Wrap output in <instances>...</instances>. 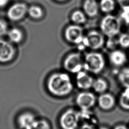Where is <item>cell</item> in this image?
<instances>
[{
  "label": "cell",
  "instance_id": "6da1fadb",
  "mask_svg": "<svg viewBox=\"0 0 129 129\" xmlns=\"http://www.w3.org/2000/svg\"><path fill=\"white\" fill-rule=\"evenodd\" d=\"M47 88L52 95L64 97L70 94L73 89V84L69 75L65 73H55L48 78Z\"/></svg>",
  "mask_w": 129,
  "mask_h": 129
},
{
  "label": "cell",
  "instance_id": "7a4b0ae2",
  "mask_svg": "<svg viewBox=\"0 0 129 129\" xmlns=\"http://www.w3.org/2000/svg\"><path fill=\"white\" fill-rule=\"evenodd\" d=\"M105 64V59L101 53L98 52H90L85 56L83 68L87 71L97 74L102 71Z\"/></svg>",
  "mask_w": 129,
  "mask_h": 129
},
{
  "label": "cell",
  "instance_id": "3957f363",
  "mask_svg": "<svg viewBox=\"0 0 129 129\" xmlns=\"http://www.w3.org/2000/svg\"><path fill=\"white\" fill-rule=\"evenodd\" d=\"M100 27L103 34L112 38L119 33L121 22L116 17L108 14L101 21Z\"/></svg>",
  "mask_w": 129,
  "mask_h": 129
},
{
  "label": "cell",
  "instance_id": "277c9868",
  "mask_svg": "<svg viewBox=\"0 0 129 129\" xmlns=\"http://www.w3.org/2000/svg\"><path fill=\"white\" fill-rule=\"evenodd\" d=\"M84 60L79 52H73L68 54L63 60L64 69L68 72L77 74L83 68Z\"/></svg>",
  "mask_w": 129,
  "mask_h": 129
},
{
  "label": "cell",
  "instance_id": "5b68a950",
  "mask_svg": "<svg viewBox=\"0 0 129 129\" xmlns=\"http://www.w3.org/2000/svg\"><path fill=\"white\" fill-rule=\"evenodd\" d=\"M80 113L73 109L65 111L60 117L59 124L62 129H76L78 125Z\"/></svg>",
  "mask_w": 129,
  "mask_h": 129
},
{
  "label": "cell",
  "instance_id": "8992f818",
  "mask_svg": "<svg viewBox=\"0 0 129 129\" xmlns=\"http://www.w3.org/2000/svg\"><path fill=\"white\" fill-rule=\"evenodd\" d=\"M104 42V37L102 33L96 30H91L84 36L82 43L86 47L97 50L103 47Z\"/></svg>",
  "mask_w": 129,
  "mask_h": 129
},
{
  "label": "cell",
  "instance_id": "52a82bcc",
  "mask_svg": "<svg viewBox=\"0 0 129 129\" xmlns=\"http://www.w3.org/2000/svg\"><path fill=\"white\" fill-rule=\"evenodd\" d=\"M64 36L68 42L75 44L82 43L84 38L83 28L76 24L68 26L64 30Z\"/></svg>",
  "mask_w": 129,
  "mask_h": 129
},
{
  "label": "cell",
  "instance_id": "ba28073f",
  "mask_svg": "<svg viewBox=\"0 0 129 129\" xmlns=\"http://www.w3.org/2000/svg\"><path fill=\"white\" fill-rule=\"evenodd\" d=\"M76 102L81 110H89L94 105L96 97L94 94L90 92L83 91L77 95Z\"/></svg>",
  "mask_w": 129,
  "mask_h": 129
},
{
  "label": "cell",
  "instance_id": "9c48e42d",
  "mask_svg": "<svg viewBox=\"0 0 129 129\" xmlns=\"http://www.w3.org/2000/svg\"><path fill=\"white\" fill-rule=\"evenodd\" d=\"M28 8L24 3H17L12 5L7 12V16L12 21L22 19L28 12Z\"/></svg>",
  "mask_w": 129,
  "mask_h": 129
},
{
  "label": "cell",
  "instance_id": "30bf717a",
  "mask_svg": "<svg viewBox=\"0 0 129 129\" xmlns=\"http://www.w3.org/2000/svg\"><path fill=\"white\" fill-rule=\"evenodd\" d=\"M15 53V49L10 43L0 39V62L6 63L11 61Z\"/></svg>",
  "mask_w": 129,
  "mask_h": 129
},
{
  "label": "cell",
  "instance_id": "8fae6325",
  "mask_svg": "<svg viewBox=\"0 0 129 129\" xmlns=\"http://www.w3.org/2000/svg\"><path fill=\"white\" fill-rule=\"evenodd\" d=\"M94 80L88 73L81 71L77 74L76 83L77 87L83 90H86L92 87Z\"/></svg>",
  "mask_w": 129,
  "mask_h": 129
},
{
  "label": "cell",
  "instance_id": "7c38bea8",
  "mask_svg": "<svg viewBox=\"0 0 129 129\" xmlns=\"http://www.w3.org/2000/svg\"><path fill=\"white\" fill-rule=\"evenodd\" d=\"M37 119L34 115L30 112L21 114L18 117V123L22 129H34Z\"/></svg>",
  "mask_w": 129,
  "mask_h": 129
},
{
  "label": "cell",
  "instance_id": "4fadbf2b",
  "mask_svg": "<svg viewBox=\"0 0 129 129\" xmlns=\"http://www.w3.org/2000/svg\"><path fill=\"white\" fill-rule=\"evenodd\" d=\"M99 107L104 110H110L115 105V98L113 96L107 93L100 94L98 99Z\"/></svg>",
  "mask_w": 129,
  "mask_h": 129
},
{
  "label": "cell",
  "instance_id": "5bb4252c",
  "mask_svg": "<svg viewBox=\"0 0 129 129\" xmlns=\"http://www.w3.org/2000/svg\"><path fill=\"white\" fill-rule=\"evenodd\" d=\"M109 59L110 63L113 66L121 67L125 63L127 60V57L123 51L116 49L110 52L109 55Z\"/></svg>",
  "mask_w": 129,
  "mask_h": 129
},
{
  "label": "cell",
  "instance_id": "9a60e30c",
  "mask_svg": "<svg viewBox=\"0 0 129 129\" xmlns=\"http://www.w3.org/2000/svg\"><path fill=\"white\" fill-rule=\"evenodd\" d=\"M83 12L89 17H94L98 13L99 4L96 0H85L83 5Z\"/></svg>",
  "mask_w": 129,
  "mask_h": 129
},
{
  "label": "cell",
  "instance_id": "2e32d148",
  "mask_svg": "<svg viewBox=\"0 0 129 129\" xmlns=\"http://www.w3.org/2000/svg\"><path fill=\"white\" fill-rule=\"evenodd\" d=\"M92 88L96 93L102 94L107 89L108 84L104 79L98 78L94 80Z\"/></svg>",
  "mask_w": 129,
  "mask_h": 129
},
{
  "label": "cell",
  "instance_id": "e0dca14e",
  "mask_svg": "<svg viewBox=\"0 0 129 129\" xmlns=\"http://www.w3.org/2000/svg\"><path fill=\"white\" fill-rule=\"evenodd\" d=\"M99 6L102 12L109 14L115 9V3L114 0H100Z\"/></svg>",
  "mask_w": 129,
  "mask_h": 129
},
{
  "label": "cell",
  "instance_id": "ac0fdd59",
  "mask_svg": "<svg viewBox=\"0 0 129 129\" xmlns=\"http://www.w3.org/2000/svg\"><path fill=\"white\" fill-rule=\"evenodd\" d=\"M86 14L84 12L76 10L73 12L71 16V19L72 21L76 25H80L86 22L87 20Z\"/></svg>",
  "mask_w": 129,
  "mask_h": 129
},
{
  "label": "cell",
  "instance_id": "d6986e66",
  "mask_svg": "<svg viewBox=\"0 0 129 129\" xmlns=\"http://www.w3.org/2000/svg\"><path fill=\"white\" fill-rule=\"evenodd\" d=\"M118 79L124 88H129V67L122 69L118 75Z\"/></svg>",
  "mask_w": 129,
  "mask_h": 129
},
{
  "label": "cell",
  "instance_id": "ffe728a7",
  "mask_svg": "<svg viewBox=\"0 0 129 129\" xmlns=\"http://www.w3.org/2000/svg\"><path fill=\"white\" fill-rule=\"evenodd\" d=\"M10 40L14 43H19L23 39V35L22 31L17 28H13L8 32Z\"/></svg>",
  "mask_w": 129,
  "mask_h": 129
},
{
  "label": "cell",
  "instance_id": "44dd1931",
  "mask_svg": "<svg viewBox=\"0 0 129 129\" xmlns=\"http://www.w3.org/2000/svg\"><path fill=\"white\" fill-rule=\"evenodd\" d=\"M119 103L123 109L129 110V88H125L121 93Z\"/></svg>",
  "mask_w": 129,
  "mask_h": 129
},
{
  "label": "cell",
  "instance_id": "7402d4cb",
  "mask_svg": "<svg viewBox=\"0 0 129 129\" xmlns=\"http://www.w3.org/2000/svg\"><path fill=\"white\" fill-rule=\"evenodd\" d=\"M27 13L30 17L34 19H39L41 18L43 15L42 9L40 7L36 5L32 6L28 8Z\"/></svg>",
  "mask_w": 129,
  "mask_h": 129
},
{
  "label": "cell",
  "instance_id": "603a6c76",
  "mask_svg": "<svg viewBox=\"0 0 129 129\" xmlns=\"http://www.w3.org/2000/svg\"><path fill=\"white\" fill-rule=\"evenodd\" d=\"M117 43L122 48L129 47V34L124 33L119 36Z\"/></svg>",
  "mask_w": 129,
  "mask_h": 129
},
{
  "label": "cell",
  "instance_id": "cb8c5ba5",
  "mask_svg": "<svg viewBox=\"0 0 129 129\" xmlns=\"http://www.w3.org/2000/svg\"><path fill=\"white\" fill-rule=\"evenodd\" d=\"M34 129H50V125L45 119L37 120Z\"/></svg>",
  "mask_w": 129,
  "mask_h": 129
},
{
  "label": "cell",
  "instance_id": "d4e9b609",
  "mask_svg": "<svg viewBox=\"0 0 129 129\" xmlns=\"http://www.w3.org/2000/svg\"><path fill=\"white\" fill-rule=\"evenodd\" d=\"M123 11L129 12V0H116Z\"/></svg>",
  "mask_w": 129,
  "mask_h": 129
},
{
  "label": "cell",
  "instance_id": "484cf974",
  "mask_svg": "<svg viewBox=\"0 0 129 129\" xmlns=\"http://www.w3.org/2000/svg\"><path fill=\"white\" fill-rule=\"evenodd\" d=\"M8 26L6 22L0 19V36H2L7 33Z\"/></svg>",
  "mask_w": 129,
  "mask_h": 129
},
{
  "label": "cell",
  "instance_id": "4316f807",
  "mask_svg": "<svg viewBox=\"0 0 129 129\" xmlns=\"http://www.w3.org/2000/svg\"><path fill=\"white\" fill-rule=\"evenodd\" d=\"M79 129H95L93 126L88 123H85L83 124Z\"/></svg>",
  "mask_w": 129,
  "mask_h": 129
},
{
  "label": "cell",
  "instance_id": "83f0119b",
  "mask_svg": "<svg viewBox=\"0 0 129 129\" xmlns=\"http://www.w3.org/2000/svg\"><path fill=\"white\" fill-rule=\"evenodd\" d=\"M114 129H128V128L123 124H119L116 126Z\"/></svg>",
  "mask_w": 129,
  "mask_h": 129
},
{
  "label": "cell",
  "instance_id": "f1b7e54d",
  "mask_svg": "<svg viewBox=\"0 0 129 129\" xmlns=\"http://www.w3.org/2000/svg\"><path fill=\"white\" fill-rule=\"evenodd\" d=\"M8 0H0V7H4L8 3Z\"/></svg>",
  "mask_w": 129,
  "mask_h": 129
},
{
  "label": "cell",
  "instance_id": "f546056e",
  "mask_svg": "<svg viewBox=\"0 0 129 129\" xmlns=\"http://www.w3.org/2000/svg\"><path fill=\"white\" fill-rule=\"evenodd\" d=\"M99 129H108L107 127H104V126H103V127H101Z\"/></svg>",
  "mask_w": 129,
  "mask_h": 129
},
{
  "label": "cell",
  "instance_id": "4dcf8cb0",
  "mask_svg": "<svg viewBox=\"0 0 129 129\" xmlns=\"http://www.w3.org/2000/svg\"><path fill=\"white\" fill-rule=\"evenodd\" d=\"M56 1H58V2H63V1H65L66 0H55Z\"/></svg>",
  "mask_w": 129,
  "mask_h": 129
}]
</instances>
